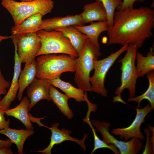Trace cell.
<instances>
[{
    "mask_svg": "<svg viewBox=\"0 0 154 154\" xmlns=\"http://www.w3.org/2000/svg\"><path fill=\"white\" fill-rule=\"evenodd\" d=\"M154 10L141 7L115 12L112 26L108 28V44H134L141 48L145 41L154 36Z\"/></svg>",
    "mask_w": 154,
    "mask_h": 154,
    "instance_id": "cell-1",
    "label": "cell"
},
{
    "mask_svg": "<svg viewBox=\"0 0 154 154\" xmlns=\"http://www.w3.org/2000/svg\"><path fill=\"white\" fill-rule=\"evenodd\" d=\"M36 78L50 80L60 78L66 72H74L76 58L64 54H50L38 56Z\"/></svg>",
    "mask_w": 154,
    "mask_h": 154,
    "instance_id": "cell-2",
    "label": "cell"
},
{
    "mask_svg": "<svg viewBox=\"0 0 154 154\" xmlns=\"http://www.w3.org/2000/svg\"><path fill=\"white\" fill-rule=\"evenodd\" d=\"M100 50L88 39L76 58L74 80L78 88L85 92H92L90 73L94 69V61L101 55Z\"/></svg>",
    "mask_w": 154,
    "mask_h": 154,
    "instance_id": "cell-3",
    "label": "cell"
},
{
    "mask_svg": "<svg viewBox=\"0 0 154 154\" xmlns=\"http://www.w3.org/2000/svg\"><path fill=\"white\" fill-rule=\"evenodd\" d=\"M1 3L11 15L15 26L36 13H40L44 16L50 13L54 7V2L52 0H34L27 2L2 0Z\"/></svg>",
    "mask_w": 154,
    "mask_h": 154,
    "instance_id": "cell-4",
    "label": "cell"
},
{
    "mask_svg": "<svg viewBox=\"0 0 154 154\" xmlns=\"http://www.w3.org/2000/svg\"><path fill=\"white\" fill-rule=\"evenodd\" d=\"M138 48L135 44L128 45L124 56L118 61L121 64V84L116 89L115 94L117 96L114 98V102H123L121 94L125 89L129 91V98L135 96L136 84L138 77L135 62Z\"/></svg>",
    "mask_w": 154,
    "mask_h": 154,
    "instance_id": "cell-5",
    "label": "cell"
},
{
    "mask_svg": "<svg viewBox=\"0 0 154 154\" xmlns=\"http://www.w3.org/2000/svg\"><path fill=\"white\" fill-rule=\"evenodd\" d=\"M41 42L40 48L37 55L64 54L77 58L78 54L69 39L61 31L40 29L37 32Z\"/></svg>",
    "mask_w": 154,
    "mask_h": 154,
    "instance_id": "cell-6",
    "label": "cell"
},
{
    "mask_svg": "<svg viewBox=\"0 0 154 154\" xmlns=\"http://www.w3.org/2000/svg\"><path fill=\"white\" fill-rule=\"evenodd\" d=\"M128 45H125L116 52L112 53L107 57L94 61V73L90 77L92 92L104 97L108 96V91L104 85L106 76L108 70L119 56L126 51Z\"/></svg>",
    "mask_w": 154,
    "mask_h": 154,
    "instance_id": "cell-7",
    "label": "cell"
},
{
    "mask_svg": "<svg viewBox=\"0 0 154 154\" xmlns=\"http://www.w3.org/2000/svg\"><path fill=\"white\" fill-rule=\"evenodd\" d=\"M91 121L96 131L101 133L103 140L108 144H114L119 149L120 154H137L145 147L141 140L137 138H132L127 142L116 139L109 132L110 123L94 119Z\"/></svg>",
    "mask_w": 154,
    "mask_h": 154,
    "instance_id": "cell-8",
    "label": "cell"
},
{
    "mask_svg": "<svg viewBox=\"0 0 154 154\" xmlns=\"http://www.w3.org/2000/svg\"><path fill=\"white\" fill-rule=\"evenodd\" d=\"M12 36L15 42L18 57L21 63L26 64L34 60L41 46V42L37 33H30L18 36Z\"/></svg>",
    "mask_w": 154,
    "mask_h": 154,
    "instance_id": "cell-9",
    "label": "cell"
},
{
    "mask_svg": "<svg viewBox=\"0 0 154 154\" xmlns=\"http://www.w3.org/2000/svg\"><path fill=\"white\" fill-rule=\"evenodd\" d=\"M136 116L131 124L125 128L113 129L111 131L113 134L119 135L120 138L125 141L134 137L139 138L142 140L144 139L145 137L141 131L140 127L142 123L145 122L147 115L153 110L149 104L143 108H136Z\"/></svg>",
    "mask_w": 154,
    "mask_h": 154,
    "instance_id": "cell-10",
    "label": "cell"
},
{
    "mask_svg": "<svg viewBox=\"0 0 154 154\" xmlns=\"http://www.w3.org/2000/svg\"><path fill=\"white\" fill-rule=\"evenodd\" d=\"M59 124L54 123L51 125V127H46L51 131V135L50 139V143L48 147L44 149L38 151H31L37 152L42 153V154H51V150L55 145L60 144L62 142L66 141H73L77 143L82 147L84 151L86 149V147L85 141L86 138L88 137V134L85 133L83 138L81 140L78 138L73 137L70 135L72 133L71 130L66 129L65 128L60 129L58 128Z\"/></svg>",
    "mask_w": 154,
    "mask_h": 154,
    "instance_id": "cell-11",
    "label": "cell"
},
{
    "mask_svg": "<svg viewBox=\"0 0 154 154\" xmlns=\"http://www.w3.org/2000/svg\"><path fill=\"white\" fill-rule=\"evenodd\" d=\"M50 85L47 80L36 78L27 87V95L30 101L29 112L42 100L52 101L49 95Z\"/></svg>",
    "mask_w": 154,
    "mask_h": 154,
    "instance_id": "cell-12",
    "label": "cell"
},
{
    "mask_svg": "<svg viewBox=\"0 0 154 154\" xmlns=\"http://www.w3.org/2000/svg\"><path fill=\"white\" fill-rule=\"evenodd\" d=\"M15 48L14 71L13 79L8 92L0 101V110L3 111L9 109L11 102L13 101L19 88V78L21 72V62L18 57L15 42H13Z\"/></svg>",
    "mask_w": 154,
    "mask_h": 154,
    "instance_id": "cell-13",
    "label": "cell"
},
{
    "mask_svg": "<svg viewBox=\"0 0 154 154\" xmlns=\"http://www.w3.org/2000/svg\"><path fill=\"white\" fill-rule=\"evenodd\" d=\"M84 24L80 14L44 19L40 29L50 31L69 26H83Z\"/></svg>",
    "mask_w": 154,
    "mask_h": 154,
    "instance_id": "cell-14",
    "label": "cell"
},
{
    "mask_svg": "<svg viewBox=\"0 0 154 154\" xmlns=\"http://www.w3.org/2000/svg\"><path fill=\"white\" fill-rule=\"evenodd\" d=\"M40 13H37L29 17L17 26L12 27V36H18L30 33H37L40 29L42 17Z\"/></svg>",
    "mask_w": 154,
    "mask_h": 154,
    "instance_id": "cell-15",
    "label": "cell"
},
{
    "mask_svg": "<svg viewBox=\"0 0 154 154\" xmlns=\"http://www.w3.org/2000/svg\"><path fill=\"white\" fill-rule=\"evenodd\" d=\"M81 15L84 24L107 20L106 12L103 4L101 1L96 0L94 2L85 5Z\"/></svg>",
    "mask_w": 154,
    "mask_h": 154,
    "instance_id": "cell-16",
    "label": "cell"
},
{
    "mask_svg": "<svg viewBox=\"0 0 154 154\" xmlns=\"http://www.w3.org/2000/svg\"><path fill=\"white\" fill-rule=\"evenodd\" d=\"M30 104L29 99L25 96L22 99L20 103L17 106L3 112L7 116L13 117L19 120L24 125L26 129H33L34 127L31 122L28 114V109Z\"/></svg>",
    "mask_w": 154,
    "mask_h": 154,
    "instance_id": "cell-17",
    "label": "cell"
},
{
    "mask_svg": "<svg viewBox=\"0 0 154 154\" xmlns=\"http://www.w3.org/2000/svg\"><path fill=\"white\" fill-rule=\"evenodd\" d=\"M74 26L81 33L86 35L92 44L100 49L98 38L102 32L107 31L108 29L106 21L92 22L88 25Z\"/></svg>",
    "mask_w": 154,
    "mask_h": 154,
    "instance_id": "cell-18",
    "label": "cell"
},
{
    "mask_svg": "<svg viewBox=\"0 0 154 154\" xmlns=\"http://www.w3.org/2000/svg\"><path fill=\"white\" fill-rule=\"evenodd\" d=\"M34 133L33 129H17L9 127L0 130V134L7 137L13 143L16 145L19 154L23 153V147L25 140Z\"/></svg>",
    "mask_w": 154,
    "mask_h": 154,
    "instance_id": "cell-19",
    "label": "cell"
},
{
    "mask_svg": "<svg viewBox=\"0 0 154 154\" xmlns=\"http://www.w3.org/2000/svg\"><path fill=\"white\" fill-rule=\"evenodd\" d=\"M85 101L88 104V110L85 118L82 120L86 122L89 125L93 132L94 141V146L93 149L90 153H94L96 150L101 148H108L112 151L115 154H120L119 151L117 147L113 144H108L103 140H101L97 135L95 128L93 127L91 121L90 119V116L92 112H95L97 108L96 105L91 103L89 100L88 97L85 98Z\"/></svg>",
    "mask_w": 154,
    "mask_h": 154,
    "instance_id": "cell-20",
    "label": "cell"
},
{
    "mask_svg": "<svg viewBox=\"0 0 154 154\" xmlns=\"http://www.w3.org/2000/svg\"><path fill=\"white\" fill-rule=\"evenodd\" d=\"M37 69V61L35 60L31 64H25L19 78L17 98L19 101H21L22 98L23 94L25 88L36 78Z\"/></svg>",
    "mask_w": 154,
    "mask_h": 154,
    "instance_id": "cell-21",
    "label": "cell"
},
{
    "mask_svg": "<svg viewBox=\"0 0 154 154\" xmlns=\"http://www.w3.org/2000/svg\"><path fill=\"white\" fill-rule=\"evenodd\" d=\"M48 80L50 84L64 92L69 98H73L78 102L85 101L84 91L74 86L70 83L63 81L60 78Z\"/></svg>",
    "mask_w": 154,
    "mask_h": 154,
    "instance_id": "cell-22",
    "label": "cell"
},
{
    "mask_svg": "<svg viewBox=\"0 0 154 154\" xmlns=\"http://www.w3.org/2000/svg\"><path fill=\"white\" fill-rule=\"evenodd\" d=\"M55 30L61 31L69 39L78 55L81 51L85 42L88 39L86 35L81 33L73 26H68Z\"/></svg>",
    "mask_w": 154,
    "mask_h": 154,
    "instance_id": "cell-23",
    "label": "cell"
},
{
    "mask_svg": "<svg viewBox=\"0 0 154 154\" xmlns=\"http://www.w3.org/2000/svg\"><path fill=\"white\" fill-rule=\"evenodd\" d=\"M136 59L137 61L136 66L138 78L143 77L149 72L154 71L153 47L150 48L146 56H144L142 54L137 52Z\"/></svg>",
    "mask_w": 154,
    "mask_h": 154,
    "instance_id": "cell-24",
    "label": "cell"
},
{
    "mask_svg": "<svg viewBox=\"0 0 154 154\" xmlns=\"http://www.w3.org/2000/svg\"><path fill=\"white\" fill-rule=\"evenodd\" d=\"M49 95L52 101L56 104L61 112L68 119H72L73 117V113L68 106L69 98L50 84L49 86Z\"/></svg>",
    "mask_w": 154,
    "mask_h": 154,
    "instance_id": "cell-25",
    "label": "cell"
},
{
    "mask_svg": "<svg viewBox=\"0 0 154 154\" xmlns=\"http://www.w3.org/2000/svg\"><path fill=\"white\" fill-rule=\"evenodd\" d=\"M149 82L148 87L147 90L142 95L132 98H129V102H135L138 103L136 107L139 108L141 101L144 99L148 100L152 110L154 108V71H152L146 74Z\"/></svg>",
    "mask_w": 154,
    "mask_h": 154,
    "instance_id": "cell-26",
    "label": "cell"
},
{
    "mask_svg": "<svg viewBox=\"0 0 154 154\" xmlns=\"http://www.w3.org/2000/svg\"><path fill=\"white\" fill-rule=\"evenodd\" d=\"M101 1L103 4L107 15V22L108 28L112 27L115 11L117 8L121 5L122 0H96Z\"/></svg>",
    "mask_w": 154,
    "mask_h": 154,
    "instance_id": "cell-27",
    "label": "cell"
},
{
    "mask_svg": "<svg viewBox=\"0 0 154 154\" xmlns=\"http://www.w3.org/2000/svg\"><path fill=\"white\" fill-rule=\"evenodd\" d=\"M149 129L145 128V132L147 137V142L142 154H153L154 151V127L148 124Z\"/></svg>",
    "mask_w": 154,
    "mask_h": 154,
    "instance_id": "cell-28",
    "label": "cell"
},
{
    "mask_svg": "<svg viewBox=\"0 0 154 154\" xmlns=\"http://www.w3.org/2000/svg\"><path fill=\"white\" fill-rule=\"evenodd\" d=\"M10 85V82L5 79L0 70V101L1 100V95L7 93L6 89Z\"/></svg>",
    "mask_w": 154,
    "mask_h": 154,
    "instance_id": "cell-29",
    "label": "cell"
},
{
    "mask_svg": "<svg viewBox=\"0 0 154 154\" xmlns=\"http://www.w3.org/2000/svg\"><path fill=\"white\" fill-rule=\"evenodd\" d=\"M145 0H123L121 5L118 7L117 10H122L127 8H133V5L134 3L138 1L142 3Z\"/></svg>",
    "mask_w": 154,
    "mask_h": 154,
    "instance_id": "cell-30",
    "label": "cell"
},
{
    "mask_svg": "<svg viewBox=\"0 0 154 154\" xmlns=\"http://www.w3.org/2000/svg\"><path fill=\"white\" fill-rule=\"evenodd\" d=\"M5 113L0 110V130L9 127L10 120H6L4 117Z\"/></svg>",
    "mask_w": 154,
    "mask_h": 154,
    "instance_id": "cell-31",
    "label": "cell"
},
{
    "mask_svg": "<svg viewBox=\"0 0 154 154\" xmlns=\"http://www.w3.org/2000/svg\"><path fill=\"white\" fill-rule=\"evenodd\" d=\"M13 144V143L9 139L6 140L0 139V147H10Z\"/></svg>",
    "mask_w": 154,
    "mask_h": 154,
    "instance_id": "cell-32",
    "label": "cell"
},
{
    "mask_svg": "<svg viewBox=\"0 0 154 154\" xmlns=\"http://www.w3.org/2000/svg\"><path fill=\"white\" fill-rule=\"evenodd\" d=\"M12 151L10 147H0V154H13Z\"/></svg>",
    "mask_w": 154,
    "mask_h": 154,
    "instance_id": "cell-33",
    "label": "cell"
},
{
    "mask_svg": "<svg viewBox=\"0 0 154 154\" xmlns=\"http://www.w3.org/2000/svg\"><path fill=\"white\" fill-rule=\"evenodd\" d=\"M12 38V36H3L0 35V43L3 40L7 39Z\"/></svg>",
    "mask_w": 154,
    "mask_h": 154,
    "instance_id": "cell-34",
    "label": "cell"
},
{
    "mask_svg": "<svg viewBox=\"0 0 154 154\" xmlns=\"http://www.w3.org/2000/svg\"><path fill=\"white\" fill-rule=\"evenodd\" d=\"M152 1H153V3L151 4V7L152 8H154V0H152Z\"/></svg>",
    "mask_w": 154,
    "mask_h": 154,
    "instance_id": "cell-35",
    "label": "cell"
},
{
    "mask_svg": "<svg viewBox=\"0 0 154 154\" xmlns=\"http://www.w3.org/2000/svg\"><path fill=\"white\" fill-rule=\"evenodd\" d=\"M22 2H27V1H32L34 0H20Z\"/></svg>",
    "mask_w": 154,
    "mask_h": 154,
    "instance_id": "cell-36",
    "label": "cell"
}]
</instances>
